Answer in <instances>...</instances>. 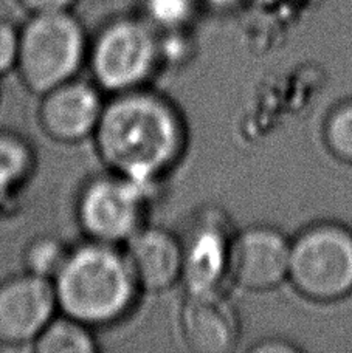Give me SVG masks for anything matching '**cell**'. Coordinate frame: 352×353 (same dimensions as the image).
<instances>
[{"mask_svg": "<svg viewBox=\"0 0 352 353\" xmlns=\"http://www.w3.org/2000/svg\"><path fill=\"white\" fill-rule=\"evenodd\" d=\"M109 172L159 189L188 146L177 105L148 87L110 94L92 137Z\"/></svg>", "mask_w": 352, "mask_h": 353, "instance_id": "obj_1", "label": "cell"}, {"mask_svg": "<svg viewBox=\"0 0 352 353\" xmlns=\"http://www.w3.org/2000/svg\"><path fill=\"white\" fill-rule=\"evenodd\" d=\"M53 287L59 313L93 330L123 321L141 294L123 247L90 239L70 247Z\"/></svg>", "mask_w": 352, "mask_h": 353, "instance_id": "obj_2", "label": "cell"}, {"mask_svg": "<svg viewBox=\"0 0 352 353\" xmlns=\"http://www.w3.org/2000/svg\"><path fill=\"white\" fill-rule=\"evenodd\" d=\"M90 41L72 11L31 14L19 34L16 70L31 93L43 94L78 78Z\"/></svg>", "mask_w": 352, "mask_h": 353, "instance_id": "obj_3", "label": "cell"}, {"mask_svg": "<svg viewBox=\"0 0 352 353\" xmlns=\"http://www.w3.org/2000/svg\"><path fill=\"white\" fill-rule=\"evenodd\" d=\"M106 94L148 87L162 70L159 33L143 17H119L90 41L87 65Z\"/></svg>", "mask_w": 352, "mask_h": 353, "instance_id": "obj_4", "label": "cell"}, {"mask_svg": "<svg viewBox=\"0 0 352 353\" xmlns=\"http://www.w3.org/2000/svg\"><path fill=\"white\" fill-rule=\"evenodd\" d=\"M287 279L306 298L331 302L352 292V231L318 223L291 243Z\"/></svg>", "mask_w": 352, "mask_h": 353, "instance_id": "obj_5", "label": "cell"}, {"mask_svg": "<svg viewBox=\"0 0 352 353\" xmlns=\"http://www.w3.org/2000/svg\"><path fill=\"white\" fill-rule=\"evenodd\" d=\"M155 189L106 172L87 181L77 200V219L86 239L123 245L146 225Z\"/></svg>", "mask_w": 352, "mask_h": 353, "instance_id": "obj_6", "label": "cell"}, {"mask_svg": "<svg viewBox=\"0 0 352 353\" xmlns=\"http://www.w3.org/2000/svg\"><path fill=\"white\" fill-rule=\"evenodd\" d=\"M233 239L228 219L221 211L206 208L193 217L185 234L180 236L182 283L186 293L221 290V283L228 277Z\"/></svg>", "mask_w": 352, "mask_h": 353, "instance_id": "obj_7", "label": "cell"}, {"mask_svg": "<svg viewBox=\"0 0 352 353\" xmlns=\"http://www.w3.org/2000/svg\"><path fill=\"white\" fill-rule=\"evenodd\" d=\"M59 313L53 281L23 271L0 282V345H33Z\"/></svg>", "mask_w": 352, "mask_h": 353, "instance_id": "obj_8", "label": "cell"}, {"mask_svg": "<svg viewBox=\"0 0 352 353\" xmlns=\"http://www.w3.org/2000/svg\"><path fill=\"white\" fill-rule=\"evenodd\" d=\"M106 99L93 81L75 78L41 94L37 121L43 134L59 144L92 140Z\"/></svg>", "mask_w": 352, "mask_h": 353, "instance_id": "obj_9", "label": "cell"}, {"mask_svg": "<svg viewBox=\"0 0 352 353\" xmlns=\"http://www.w3.org/2000/svg\"><path fill=\"white\" fill-rule=\"evenodd\" d=\"M291 242L280 231L255 226L235 234L228 277L250 292L273 288L289 276Z\"/></svg>", "mask_w": 352, "mask_h": 353, "instance_id": "obj_10", "label": "cell"}, {"mask_svg": "<svg viewBox=\"0 0 352 353\" xmlns=\"http://www.w3.org/2000/svg\"><path fill=\"white\" fill-rule=\"evenodd\" d=\"M179 329L182 341L194 353H228L241 335L236 308L221 290L186 293Z\"/></svg>", "mask_w": 352, "mask_h": 353, "instance_id": "obj_11", "label": "cell"}, {"mask_svg": "<svg viewBox=\"0 0 352 353\" xmlns=\"http://www.w3.org/2000/svg\"><path fill=\"white\" fill-rule=\"evenodd\" d=\"M141 293H163L182 282L180 236L162 226L144 225L123 245Z\"/></svg>", "mask_w": 352, "mask_h": 353, "instance_id": "obj_12", "label": "cell"}, {"mask_svg": "<svg viewBox=\"0 0 352 353\" xmlns=\"http://www.w3.org/2000/svg\"><path fill=\"white\" fill-rule=\"evenodd\" d=\"M95 330L67 314L58 313L33 343L37 353H95Z\"/></svg>", "mask_w": 352, "mask_h": 353, "instance_id": "obj_13", "label": "cell"}, {"mask_svg": "<svg viewBox=\"0 0 352 353\" xmlns=\"http://www.w3.org/2000/svg\"><path fill=\"white\" fill-rule=\"evenodd\" d=\"M35 169V154L28 143L10 132H0V205L10 200Z\"/></svg>", "mask_w": 352, "mask_h": 353, "instance_id": "obj_14", "label": "cell"}, {"mask_svg": "<svg viewBox=\"0 0 352 353\" xmlns=\"http://www.w3.org/2000/svg\"><path fill=\"white\" fill-rule=\"evenodd\" d=\"M199 0H143V19L159 33L188 30Z\"/></svg>", "mask_w": 352, "mask_h": 353, "instance_id": "obj_15", "label": "cell"}, {"mask_svg": "<svg viewBox=\"0 0 352 353\" xmlns=\"http://www.w3.org/2000/svg\"><path fill=\"white\" fill-rule=\"evenodd\" d=\"M70 247L55 237H37L23 251L25 271L53 281L62 263L66 262Z\"/></svg>", "mask_w": 352, "mask_h": 353, "instance_id": "obj_16", "label": "cell"}, {"mask_svg": "<svg viewBox=\"0 0 352 353\" xmlns=\"http://www.w3.org/2000/svg\"><path fill=\"white\" fill-rule=\"evenodd\" d=\"M326 146L337 159L352 163V101L335 105L324 121Z\"/></svg>", "mask_w": 352, "mask_h": 353, "instance_id": "obj_17", "label": "cell"}, {"mask_svg": "<svg viewBox=\"0 0 352 353\" xmlns=\"http://www.w3.org/2000/svg\"><path fill=\"white\" fill-rule=\"evenodd\" d=\"M159 47L162 68L184 67L194 54V42L188 30L159 33Z\"/></svg>", "mask_w": 352, "mask_h": 353, "instance_id": "obj_18", "label": "cell"}, {"mask_svg": "<svg viewBox=\"0 0 352 353\" xmlns=\"http://www.w3.org/2000/svg\"><path fill=\"white\" fill-rule=\"evenodd\" d=\"M19 34L17 30L11 22L0 19V77L16 70L17 56H19Z\"/></svg>", "mask_w": 352, "mask_h": 353, "instance_id": "obj_19", "label": "cell"}, {"mask_svg": "<svg viewBox=\"0 0 352 353\" xmlns=\"http://www.w3.org/2000/svg\"><path fill=\"white\" fill-rule=\"evenodd\" d=\"M17 2L30 14H42V12L72 11L77 0H17Z\"/></svg>", "mask_w": 352, "mask_h": 353, "instance_id": "obj_20", "label": "cell"}, {"mask_svg": "<svg viewBox=\"0 0 352 353\" xmlns=\"http://www.w3.org/2000/svg\"><path fill=\"white\" fill-rule=\"evenodd\" d=\"M202 2L205 5H208L213 10L224 11V10L233 8V6H236L237 3H241V0H202Z\"/></svg>", "mask_w": 352, "mask_h": 353, "instance_id": "obj_21", "label": "cell"}, {"mask_svg": "<svg viewBox=\"0 0 352 353\" xmlns=\"http://www.w3.org/2000/svg\"><path fill=\"white\" fill-rule=\"evenodd\" d=\"M257 352H266V350H281V352H293L295 347L282 343H275V344H267V345H257L255 349Z\"/></svg>", "mask_w": 352, "mask_h": 353, "instance_id": "obj_22", "label": "cell"}]
</instances>
